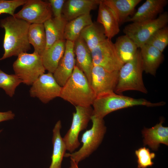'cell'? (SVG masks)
<instances>
[{
  "mask_svg": "<svg viewBox=\"0 0 168 168\" xmlns=\"http://www.w3.org/2000/svg\"><path fill=\"white\" fill-rule=\"evenodd\" d=\"M31 24L10 16L0 20V27L4 29L3 47L4 53L0 60L12 56H18L31 49L28 38Z\"/></svg>",
  "mask_w": 168,
  "mask_h": 168,
  "instance_id": "cell-1",
  "label": "cell"
},
{
  "mask_svg": "<svg viewBox=\"0 0 168 168\" xmlns=\"http://www.w3.org/2000/svg\"><path fill=\"white\" fill-rule=\"evenodd\" d=\"M59 97L75 106L87 107L92 105L96 98L94 91L85 74L76 65L62 87Z\"/></svg>",
  "mask_w": 168,
  "mask_h": 168,
  "instance_id": "cell-2",
  "label": "cell"
},
{
  "mask_svg": "<svg viewBox=\"0 0 168 168\" xmlns=\"http://www.w3.org/2000/svg\"><path fill=\"white\" fill-rule=\"evenodd\" d=\"M165 104L164 101L152 103L143 98H133L113 92L96 97L92 105L93 115L103 119L111 112L124 108L136 105L155 107Z\"/></svg>",
  "mask_w": 168,
  "mask_h": 168,
  "instance_id": "cell-3",
  "label": "cell"
},
{
  "mask_svg": "<svg viewBox=\"0 0 168 168\" xmlns=\"http://www.w3.org/2000/svg\"><path fill=\"white\" fill-rule=\"evenodd\" d=\"M143 71L140 50L134 57L124 63L119 70L118 82L114 92L119 94L126 91H136L147 93L142 79Z\"/></svg>",
  "mask_w": 168,
  "mask_h": 168,
  "instance_id": "cell-4",
  "label": "cell"
},
{
  "mask_svg": "<svg viewBox=\"0 0 168 168\" xmlns=\"http://www.w3.org/2000/svg\"><path fill=\"white\" fill-rule=\"evenodd\" d=\"M92 123L91 128L82 135V147L76 152L66 153L64 156L69 157L77 164L88 157L98 147L102 142L106 131L103 119L93 115L91 118Z\"/></svg>",
  "mask_w": 168,
  "mask_h": 168,
  "instance_id": "cell-5",
  "label": "cell"
},
{
  "mask_svg": "<svg viewBox=\"0 0 168 168\" xmlns=\"http://www.w3.org/2000/svg\"><path fill=\"white\" fill-rule=\"evenodd\" d=\"M13 68L15 74L22 83L27 85H32L45 70L41 56L34 52L19 55L13 63Z\"/></svg>",
  "mask_w": 168,
  "mask_h": 168,
  "instance_id": "cell-6",
  "label": "cell"
},
{
  "mask_svg": "<svg viewBox=\"0 0 168 168\" xmlns=\"http://www.w3.org/2000/svg\"><path fill=\"white\" fill-rule=\"evenodd\" d=\"M168 22V14L165 12L152 20L132 22L124 27L123 32L140 48L153 34L166 26Z\"/></svg>",
  "mask_w": 168,
  "mask_h": 168,
  "instance_id": "cell-7",
  "label": "cell"
},
{
  "mask_svg": "<svg viewBox=\"0 0 168 168\" xmlns=\"http://www.w3.org/2000/svg\"><path fill=\"white\" fill-rule=\"evenodd\" d=\"M75 112L73 113L71 127L63 138L67 150L72 153L80 145L78 140L80 132L85 129L93 115L91 106H75Z\"/></svg>",
  "mask_w": 168,
  "mask_h": 168,
  "instance_id": "cell-8",
  "label": "cell"
},
{
  "mask_svg": "<svg viewBox=\"0 0 168 168\" xmlns=\"http://www.w3.org/2000/svg\"><path fill=\"white\" fill-rule=\"evenodd\" d=\"M93 65L109 71L119 70L124 65L111 40L106 39L91 51Z\"/></svg>",
  "mask_w": 168,
  "mask_h": 168,
  "instance_id": "cell-9",
  "label": "cell"
},
{
  "mask_svg": "<svg viewBox=\"0 0 168 168\" xmlns=\"http://www.w3.org/2000/svg\"><path fill=\"white\" fill-rule=\"evenodd\" d=\"M53 13L48 1L27 0L22 9L14 16L30 24H43L52 17Z\"/></svg>",
  "mask_w": 168,
  "mask_h": 168,
  "instance_id": "cell-10",
  "label": "cell"
},
{
  "mask_svg": "<svg viewBox=\"0 0 168 168\" xmlns=\"http://www.w3.org/2000/svg\"><path fill=\"white\" fill-rule=\"evenodd\" d=\"M30 96L37 97L44 104L59 97L62 87L57 83L53 73L48 72L40 76L31 85Z\"/></svg>",
  "mask_w": 168,
  "mask_h": 168,
  "instance_id": "cell-11",
  "label": "cell"
},
{
  "mask_svg": "<svg viewBox=\"0 0 168 168\" xmlns=\"http://www.w3.org/2000/svg\"><path fill=\"white\" fill-rule=\"evenodd\" d=\"M119 76V70L109 71L101 66L93 65L91 84L96 97L114 92Z\"/></svg>",
  "mask_w": 168,
  "mask_h": 168,
  "instance_id": "cell-12",
  "label": "cell"
},
{
  "mask_svg": "<svg viewBox=\"0 0 168 168\" xmlns=\"http://www.w3.org/2000/svg\"><path fill=\"white\" fill-rule=\"evenodd\" d=\"M74 42L66 40L64 54L53 76L58 84L63 86L72 75L75 65Z\"/></svg>",
  "mask_w": 168,
  "mask_h": 168,
  "instance_id": "cell-13",
  "label": "cell"
},
{
  "mask_svg": "<svg viewBox=\"0 0 168 168\" xmlns=\"http://www.w3.org/2000/svg\"><path fill=\"white\" fill-rule=\"evenodd\" d=\"M101 0H66L62 16L69 21L81 16L90 13L98 5Z\"/></svg>",
  "mask_w": 168,
  "mask_h": 168,
  "instance_id": "cell-14",
  "label": "cell"
},
{
  "mask_svg": "<svg viewBox=\"0 0 168 168\" xmlns=\"http://www.w3.org/2000/svg\"><path fill=\"white\" fill-rule=\"evenodd\" d=\"M168 2L167 0H147L125 22H139L154 19L162 12Z\"/></svg>",
  "mask_w": 168,
  "mask_h": 168,
  "instance_id": "cell-15",
  "label": "cell"
},
{
  "mask_svg": "<svg viewBox=\"0 0 168 168\" xmlns=\"http://www.w3.org/2000/svg\"><path fill=\"white\" fill-rule=\"evenodd\" d=\"M73 48L76 56V65L83 72L91 84L93 66L91 51L80 37L74 42Z\"/></svg>",
  "mask_w": 168,
  "mask_h": 168,
  "instance_id": "cell-16",
  "label": "cell"
},
{
  "mask_svg": "<svg viewBox=\"0 0 168 168\" xmlns=\"http://www.w3.org/2000/svg\"><path fill=\"white\" fill-rule=\"evenodd\" d=\"M97 22L103 27L105 36L110 40L120 31L119 24L112 11L101 0L99 5Z\"/></svg>",
  "mask_w": 168,
  "mask_h": 168,
  "instance_id": "cell-17",
  "label": "cell"
},
{
  "mask_svg": "<svg viewBox=\"0 0 168 168\" xmlns=\"http://www.w3.org/2000/svg\"><path fill=\"white\" fill-rule=\"evenodd\" d=\"M163 120L154 126L145 128L142 133L144 145H148L153 150L156 151L161 143L168 145V127L162 126Z\"/></svg>",
  "mask_w": 168,
  "mask_h": 168,
  "instance_id": "cell-18",
  "label": "cell"
},
{
  "mask_svg": "<svg viewBox=\"0 0 168 168\" xmlns=\"http://www.w3.org/2000/svg\"><path fill=\"white\" fill-rule=\"evenodd\" d=\"M140 49L143 71L155 76L163 59L162 53L154 46L147 44Z\"/></svg>",
  "mask_w": 168,
  "mask_h": 168,
  "instance_id": "cell-19",
  "label": "cell"
},
{
  "mask_svg": "<svg viewBox=\"0 0 168 168\" xmlns=\"http://www.w3.org/2000/svg\"><path fill=\"white\" fill-rule=\"evenodd\" d=\"M141 0H103V2L113 12L119 24L134 13L136 6Z\"/></svg>",
  "mask_w": 168,
  "mask_h": 168,
  "instance_id": "cell-20",
  "label": "cell"
},
{
  "mask_svg": "<svg viewBox=\"0 0 168 168\" xmlns=\"http://www.w3.org/2000/svg\"><path fill=\"white\" fill-rule=\"evenodd\" d=\"M66 40H59L50 47L46 49L41 55L45 70L53 73L64 53Z\"/></svg>",
  "mask_w": 168,
  "mask_h": 168,
  "instance_id": "cell-21",
  "label": "cell"
},
{
  "mask_svg": "<svg viewBox=\"0 0 168 168\" xmlns=\"http://www.w3.org/2000/svg\"><path fill=\"white\" fill-rule=\"evenodd\" d=\"M68 22L62 16L61 18L52 17L43 23L46 38V49L59 40H65L64 31Z\"/></svg>",
  "mask_w": 168,
  "mask_h": 168,
  "instance_id": "cell-22",
  "label": "cell"
},
{
  "mask_svg": "<svg viewBox=\"0 0 168 168\" xmlns=\"http://www.w3.org/2000/svg\"><path fill=\"white\" fill-rule=\"evenodd\" d=\"M61 128V122L59 120L57 122L53 130V150L51 163L49 168H61L63 158L67 150L65 143L60 134Z\"/></svg>",
  "mask_w": 168,
  "mask_h": 168,
  "instance_id": "cell-23",
  "label": "cell"
},
{
  "mask_svg": "<svg viewBox=\"0 0 168 168\" xmlns=\"http://www.w3.org/2000/svg\"><path fill=\"white\" fill-rule=\"evenodd\" d=\"M80 37L91 51L107 39L103 26L97 22L85 27L81 31Z\"/></svg>",
  "mask_w": 168,
  "mask_h": 168,
  "instance_id": "cell-24",
  "label": "cell"
},
{
  "mask_svg": "<svg viewBox=\"0 0 168 168\" xmlns=\"http://www.w3.org/2000/svg\"><path fill=\"white\" fill-rule=\"evenodd\" d=\"M93 23L90 13L81 16L68 22L64 29V39L74 42L79 38L82 30Z\"/></svg>",
  "mask_w": 168,
  "mask_h": 168,
  "instance_id": "cell-25",
  "label": "cell"
},
{
  "mask_svg": "<svg viewBox=\"0 0 168 168\" xmlns=\"http://www.w3.org/2000/svg\"><path fill=\"white\" fill-rule=\"evenodd\" d=\"M114 44L119 57L124 64L134 57L138 48L134 42L126 35L118 37Z\"/></svg>",
  "mask_w": 168,
  "mask_h": 168,
  "instance_id": "cell-26",
  "label": "cell"
},
{
  "mask_svg": "<svg viewBox=\"0 0 168 168\" xmlns=\"http://www.w3.org/2000/svg\"><path fill=\"white\" fill-rule=\"evenodd\" d=\"M28 38L33 47L34 52L40 56L46 48V38L43 24H31L28 32Z\"/></svg>",
  "mask_w": 168,
  "mask_h": 168,
  "instance_id": "cell-27",
  "label": "cell"
},
{
  "mask_svg": "<svg viewBox=\"0 0 168 168\" xmlns=\"http://www.w3.org/2000/svg\"><path fill=\"white\" fill-rule=\"evenodd\" d=\"M21 83V80L16 74H7L0 69V88L10 97L13 96L16 88Z\"/></svg>",
  "mask_w": 168,
  "mask_h": 168,
  "instance_id": "cell-28",
  "label": "cell"
},
{
  "mask_svg": "<svg viewBox=\"0 0 168 168\" xmlns=\"http://www.w3.org/2000/svg\"><path fill=\"white\" fill-rule=\"evenodd\" d=\"M146 44L154 46L162 53L168 44V27L159 29L150 37Z\"/></svg>",
  "mask_w": 168,
  "mask_h": 168,
  "instance_id": "cell-29",
  "label": "cell"
},
{
  "mask_svg": "<svg viewBox=\"0 0 168 168\" xmlns=\"http://www.w3.org/2000/svg\"><path fill=\"white\" fill-rule=\"evenodd\" d=\"M137 158V168H147L154 164L152 160L155 158V153L151 152L150 150L145 147H141L135 152Z\"/></svg>",
  "mask_w": 168,
  "mask_h": 168,
  "instance_id": "cell-30",
  "label": "cell"
},
{
  "mask_svg": "<svg viewBox=\"0 0 168 168\" xmlns=\"http://www.w3.org/2000/svg\"><path fill=\"white\" fill-rule=\"evenodd\" d=\"M27 0H0V14H7L14 16L16 9L23 5Z\"/></svg>",
  "mask_w": 168,
  "mask_h": 168,
  "instance_id": "cell-31",
  "label": "cell"
},
{
  "mask_svg": "<svg viewBox=\"0 0 168 168\" xmlns=\"http://www.w3.org/2000/svg\"><path fill=\"white\" fill-rule=\"evenodd\" d=\"M65 0H49L53 14L54 17L61 18L62 17V12Z\"/></svg>",
  "mask_w": 168,
  "mask_h": 168,
  "instance_id": "cell-32",
  "label": "cell"
},
{
  "mask_svg": "<svg viewBox=\"0 0 168 168\" xmlns=\"http://www.w3.org/2000/svg\"><path fill=\"white\" fill-rule=\"evenodd\" d=\"M15 116L14 114L11 110L5 112H0V122L13 119Z\"/></svg>",
  "mask_w": 168,
  "mask_h": 168,
  "instance_id": "cell-33",
  "label": "cell"
},
{
  "mask_svg": "<svg viewBox=\"0 0 168 168\" xmlns=\"http://www.w3.org/2000/svg\"><path fill=\"white\" fill-rule=\"evenodd\" d=\"M70 162V165L68 168H79L78 164L74 161L71 160Z\"/></svg>",
  "mask_w": 168,
  "mask_h": 168,
  "instance_id": "cell-34",
  "label": "cell"
}]
</instances>
